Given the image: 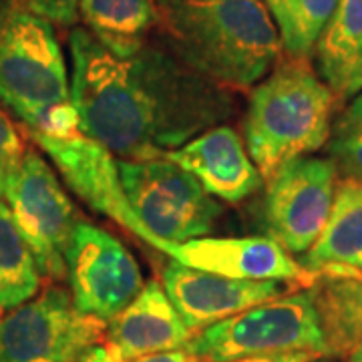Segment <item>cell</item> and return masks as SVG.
<instances>
[{
	"mask_svg": "<svg viewBox=\"0 0 362 362\" xmlns=\"http://www.w3.org/2000/svg\"><path fill=\"white\" fill-rule=\"evenodd\" d=\"M340 0H264L286 57L308 59Z\"/></svg>",
	"mask_w": 362,
	"mask_h": 362,
	"instance_id": "obj_21",
	"label": "cell"
},
{
	"mask_svg": "<svg viewBox=\"0 0 362 362\" xmlns=\"http://www.w3.org/2000/svg\"><path fill=\"white\" fill-rule=\"evenodd\" d=\"M194 337L163 286L151 280L131 304L107 322L105 346L117 362H125L145 354L187 349Z\"/></svg>",
	"mask_w": 362,
	"mask_h": 362,
	"instance_id": "obj_15",
	"label": "cell"
},
{
	"mask_svg": "<svg viewBox=\"0 0 362 362\" xmlns=\"http://www.w3.org/2000/svg\"><path fill=\"white\" fill-rule=\"evenodd\" d=\"M0 103L35 129L52 109L71 103V85L51 23L18 0H0Z\"/></svg>",
	"mask_w": 362,
	"mask_h": 362,
	"instance_id": "obj_4",
	"label": "cell"
},
{
	"mask_svg": "<svg viewBox=\"0 0 362 362\" xmlns=\"http://www.w3.org/2000/svg\"><path fill=\"white\" fill-rule=\"evenodd\" d=\"M117 168L131 209L156 235L159 252L214 232L221 204L168 157L119 159Z\"/></svg>",
	"mask_w": 362,
	"mask_h": 362,
	"instance_id": "obj_6",
	"label": "cell"
},
{
	"mask_svg": "<svg viewBox=\"0 0 362 362\" xmlns=\"http://www.w3.org/2000/svg\"><path fill=\"white\" fill-rule=\"evenodd\" d=\"M165 157L194 175L207 194L226 204L244 202L264 181L240 133L228 125L207 129Z\"/></svg>",
	"mask_w": 362,
	"mask_h": 362,
	"instance_id": "obj_14",
	"label": "cell"
},
{
	"mask_svg": "<svg viewBox=\"0 0 362 362\" xmlns=\"http://www.w3.org/2000/svg\"><path fill=\"white\" fill-rule=\"evenodd\" d=\"M314 362H337V361H332V358H318V361H314Z\"/></svg>",
	"mask_w": 362,
	"mask_h": 362,
	"instance_id": "obj_30",
	"label": "cell"
},
{
	"mask_svg": "<svg viewBox=\"0 0 362 362\" xmlns=\"http://www.w3.org/2000/svg\"><path fill=\"white\" fill-rule=\"evenodd\" d=\"M125 362H199L187 349L169 350V352H156V354H145Z\"/></svg>",
	"mask_w": 362,
	"mask_h": 362,
	"instance_id": "obj_26",
	"label": "cell"
},
{
	"mask_svg": "<svg viewBox=\"0 0 362 362\" xmlns=\"http://www.w3.org/2000/svg\"><path fill=\"white\" fill-rule=\"evenodd\" d=\"M163 254L195 270L238 280H276L306 290L318 280L314 272L296 262L270 235L197 238L183 244H168Z\"/></svg>",
	"mask_w": 362,
	"mask_h": 362,
	"instance_id": "obj_12",
	"label": "cell"
},
{
	"mask_svg": "<svg viewBox=\"0 0 362 362\" xmlns=\"http://www.w3.org/2000/svg\"><path fill=\"white\" fill-rule=\"evenodd\" d=\"M320 276H362V181L342 177L328 223L300 262Z\"/></svg>",
	"mask_w": 362,
	"mask_h": 362,
	"instance_id": "obj_16",
	"label": "cell"
},
{
	"mask_svg": "<svg viewBox=\"0 0 362 362\" xmlns=\"http://www.w3.org/2000/svg\"><path fill=\"white\" fill-rule=\"evenodd\" d=\"M338 168L326 157H296L268 180L264 199V221L288 254H306L328 223Z\"/></svg>",
	"mask_w": 362,
	"mask_h": 362,
	"instance_id": "obj_9",
	"label": "cell"
},
{
	"mask_svg": "<svg viewBox=\"0 0 362 362\" xmlns=\"http://www.w3.org/2000/svg\"><path fill=\"white\" fill-rule=\"evenodd\" d=\"M346 361H349V362H362V344H361V346H358V349L354 350L352 354H350Z\"/></svg>",
	"mask_w": 362,
	"mask_h": 362,
	"instance_id": "obj_29",
	"label": "cell"
},
{
	"mask_svg": "<svg viewBox=\"0 0 362 362\" xmlns=\"http://www.w3.org/2000/svg\"><path fill=\"white\" fill-rule=\"evenodd\" d=\"M161 280L171 304L194 334L258 304L284 296V282L238 280L195 270L175 259L163 268Z\"/></svg>",
	"mask_w": 362,
	"mask_h": 362,
	"instance_id": "obj_13",
	"label": "cell"
},
{
	"mask_svg": "<svg viewBox=\"0 0 362 362\" xmlns=\"http://www.w3.org/2000/svg\"><path fill=\"white\" fill-rule=\"evenodd\" d=\"M77 362H117L113 358V354L107 350L105 344H95V346H90Z\"/></svg>",
	"mask_w": 362,
	"mask_h": 362,
	"instance_id": "obj_28",
	"label": "cell"
},
{
	"mask_svg": "<svg viewBox=\"0 0 362 362\" xmlns=\"http://www.w3.org/2000/svg\"><path fill=\"white\" fill-rule=\"evenodd\" d=\"M71 103L81 131L123 159H159L235 115L232 89L204 77L161 45L129 59L73 28Z\"/></svg>",
	"mask_w": 362,
	"mask_h": 362,
	"instance_id": "obj_1",
	"label": "cell"
},
{
	"mask_svg": "<svg viewBox=\"0 0 362 362\" xmlns=\"http://www.w3.org/2000/svg\"><path fill=\"white\" fill-rule=\"evenodd\" d=\"M330 159L346 177L362 181V129L338 123V129L328 145Z\"/></svg>",
	"mask_w": 362,
	"mask_h": 362,
	"instance_id": "obj_22",
	"label": "cell"
},
{
	"mask_svg": "<svg viewBox=\"0 0 362 362\" xmlns=\"http://www.w3.org/2000/svg\"><path fill=\"white\" fill-rule=\"evenodd\" d=\"M310 294L328 358H349L362 344V276H320Z\"/></svg>",
	"mask_w": 362,
	"mask_h": 362,
	"instance_id": "obj_19",
	"label": "cell"
},
{
	"mask_svg": "<svg viewBox=\"0 0 362 362\" xmlns=\"http://www.w3.org/2000/svg\"><path fill=\"white\" fill-rule=\"evenodd\" d=\"M340 123L349 125V127H361L362 129V93L350 101V105L346 107V113H344Z\"/></svg>",
	"mask_w": 362,
	"mask_h": 362,
	"instance_id": "obj_27",
	"label": "cell"
},
{
	"mask_svg": "<svg viewBox=\"0 0 362 362\" xmlns=\"http://www.w3.org/2000/svg\"><path fill=\"white\" fill-rule=\"evenodd\" d=\"M26 11L59 26H75L78 23L81 0H18Z\"/></svg>",
	"mask_w": 362,
	"mask_h": 362,
	"instance_id": "obj_24",
	"label": "cell"
},
{
	"mask_svg": "<svg viewBox=\"0 0 362 362\" xmlns=\"http://www.w3.org/2000/svg\"><path fill=\"white\" fill-rule=\"evenodd\" d=\"M337 95L308 59H278L254 87L244 121L246 149L262 180L296 157L322 149L332 135Z\"/></svg>",
	"mask_w": 362,
	"mask_h": 362,
	"instance_id": "obj_3",
	"label": "cell"
},
{
	"mask_svg": "<svg viewBox=\"0 0 362 362\" xmlns=\"http://www.w3.org/2000/svg\"><path fill=\"white\" fill-rule=\"evenodd\" d=\"M78 16L107 51L129 59L149 42L157 0H81Z\"/></svg>",
	"mask_w": 362,
	"mask_h": 362,
	"instance_id": "obj_18",
	"label": "cell"
},
{
	"mask_svg": "<svg viewBox=\"0 0 362 362\" xmlns=\"http://www.w3.org/2000/svg\"><path fill=\"white\" fill-rule=\"evenodd\" d=\"M316 69L338 101L362 93V0H340L314 47Z\"/></svg>",
	"mask_w": 362,
	"mask_h": 362,
	"instance_id": "obj_17",
	"label": "cell"
},
{
	"mask_svg": "<svg viewBox=\"0 0 362 362\" xmlns=\"http://www.w3.org/2000/svg\"><path fill=\"white\" fill-rule=\"evenodd\" d=\"M187 350L199 362L314 352L328 358L320 316L310 290L258 304L197 332Z\"/></svg>",
	"mask_w": 362,
	"mask_h": 362,
	"instance_id": "obj_5",
	"label": "cell"
},
{
	"mask_svg": "<svg viewBox=\"0 0 362 362\" xmlns=\"http://www.w3.org/2000/svg\"><path fill=\"white\" fill-rule=\"evenodd\" d=\"M161 47L228 89H250L280 59L264 0H157Z\"/></svg>",
	"mask_w": 362,
	"mask_h": 362,
	"instance_id": "obj_2",
	"label": "cell"
},
{
	"mask_svg": "<svg viewBox=\"0 0 362 362\" xmlns=\"http://www.w3.org/2000/svg\"><path fill=\"white\" fill-rule=\"evenodd\" d=\"M4 197L40 278L65 280L66 250L81 220L51 165L37 151H26Z\"/></svg>",
	"mask_w": 362,
	"mask_h": 362,
	"instance_id": "obj_8",
	"label": "cell"
},
{
	"mask_svg": "<svg viewBox=\"0 0 362 362\" xmlns=\"http://www.w3.org/2000/svg\"><path fill=\"white\" fill-rule=\"evenodd\" d=\"M25 143L16 131L13 121L0 111V199L6 194V187L25 157Z\"/></svg>",
	"mask_w": 362,
	"mask_h": 362,
	"instance_id": "obj_23",
	"label": "cell"
},
{
	"mask_svg": "<svg viewBox=\"0 0 362 362\" xmlns=\"http://www.w3.org/2000/svg\"><path fill=\"white\" fill-rule=\"evenodd\" d=\"M324 358L314 352H286V354H266V356H247V358H238L230 362H314Z\"/></svg>",
	"mask_w": 362,
	"mask_h": 362,
	"instance_id": "obj_25",
	"label": "cell"
},
{
	"mask_svg": "<svg viewBox=\"0 0 362 362\" xmlns=\"http://www.w3.org/2000/svg\"><path fill=\"white\" fill-rule=\"evenodd\" d=\"M65 264L75 308L97 320H113L141 292V268L133 254L115 235L87 221L75 228Z\"/></svg>",
	"mask_w": 362,
	"mask_h": 362,
	"instance_id": "obj_10",
	"label": "cell"
},
{
	"mask_svg": "<svg viewBox=\"0 0 362 362\" xmlns=\"http://www.w3.org/2000/svg\"><path fill=\"white\" fill-rule=\"evenodd\" d=\"M33 141L51 157L66 185L87 206L121 223L149 246H159L156 235L143 226L137 214L131 209L127 195L123 192L117 161L105 145L87 137L83 131L69 137L37 135Z\"/></svg>",
	"mask_w": 362,
	"mask_h": 362,
	"instance_id": "obj_11",
	"label": "cell"
},
{
	"mask_svg": "<svg viewBox=\"0 0 362 362\" xmlns=\"http://www.w3.org/2000/svg\"><path fill=\"white\" fill-rule=\"evenodd\" d=\"M40 274L14 223L8 206L0 199V314L14 310L37 296Z\"/></svg>",
	"mask_w": 362,
	"mask_h": 362,
	"instance_id": "obj_20",
	"label": "cell"
},
{
	"mask_svg": "<svg viewBox=\"0 0 362 362\" xmlns=\"http://www.w3.org/2000/svg\"><path fill=\"white\" fill-rule=\"evenodd\" d=\"M107 322L75 308L59 286L0 316V362H77L105 338Z\"/></svg>",
	"mask_w": 362,
	"mask_h": 362,
	"instance_id": "obj_7",
	"label": "cell"
}]
</instances>
